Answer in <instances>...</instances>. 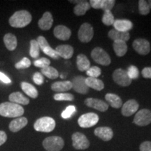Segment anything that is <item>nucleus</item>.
<instances>
[{"instance_id":"obj_37","label":"nucleus","mask_w":151,"mask_h":151,"mask_svg":"<svg viewBox=\"0 0 151 151\" xmlns=\"http://www.w3.org/2000/svg\"><path fill=\"white\" fill-rule=\"evenodd\" d=\"M53 97L56 101H73L74 99L73 95L70 93H58Z\"/></svg>"},{"instance_id":"obj_13","label":"nucleus","mask_w":151,"mask_h":151,"mask_svg":"<svg viewBox=\"0 0 151 151\" xmlns=\"http://www.w3.org/2000/svg\"><path fill=\"white\" fill-rule=\"evenodd\" d=\"M72 88L78 93L86 94L89 91L90 88L86 83V78L83 76H77L72 81Z\"/></svg>"},{"instance_id":"obj_8","label":"nucleus","mask_w":151,"mask_h":151,"mask_svg":"<svg viewBox=\"0 0 151 151\" xmlns=\"http://www.w3.org/2000/svg\"><path fill=\"white\" fill-rule=\"evenodd\" d=\"M133 122L140 127L148 125L151 123V111L147 109L139 111L136 113Z\"/></svg>"},{"instance_id":"obj_43","label":"nucleus","mask_w":151,"mask_h":151,"mask_svg":"<svg viewBox=\"0 0 151 151\" xmlns=\"http://www.w3.org/2000/svg\"><path fill=\"white\" fill-rule=\"evenodd\" d=\"M33 81L38 86H41L44 82V78H43V75L41 73L36 72L33 75Z\"/></svg>"},{"instance_id":"obj_32","label":"nucleus","mask_w":151,"mask_h":151,"mask_svg":"<svg viewBox=\"0 0 151 151\" xmlns=\"http://www.w3.org/2000/svg\"><path fill=\"white\" fill-rule=\"evenodd\" d=\"M90 4L88 1H82L81 3L77 4L73 8V13L78 16H83L90 9Z\"/></svg>"},{"instance_id":"obj_25","label":"nucleus","mask_w":151,"mask_h":151,"mask_svg":"<svg viewBox=\"0 0 151 151\" xmlns=\"http://www.w3.org/2000/svg\"><path fill=\"white\" fill-rule=\"evenodd\" d=\"M108 36L113 41H122L126 42L129 40L130 38L129 32H121L117 31L115 29L110 30L108 33Z\"/></svg>"},{"instance_id":"obj_5","label":"nucleus","mask_w":151,"mask_h":151,"mask_svg":"<svg viewBox=\"0 0 151 151\" xmlns=\"http://www.w3.org/2000/svg\"><path fill=\"white\" fill-rule=\"evenodd\" d=\"M91 57L94 62L103 66H109L111 62L109 55L100 47H96L92 50Z\"/></svg>"},{"instance_id":"obj_27","label":"nucleus","mask_w":151,"mask_h":151,"mask_svg":"<svg viewBox=\"0 0 151 151\" xmlns=\"http://www.w3.org/2000/svg\"><path fill=\"white\" fill-rule=\"evenodd\" d=\"M4 42L6 46V48L9 50L13 51L16 48L18 45V41L16 36L11 33H8L4 37Z\"/></svg>"},{"instance_id":"obj_28","label":"nucleus","mask_w":151,"mask_h":151,"mask_svg":"<svg viewBox=\"0 0 151 151\" xmlns=\"http://www.w3.org/2000/svg\"><path fill=\"white\" fill-rule=\"evenodd\" d=\"M76 65L81 71H88L90 68V62L83 54H79L76 58Z\"/></svg>"},{"instance_id":"obj_39","label":"nucleus","mask_w":151,"mask_h":151,"mask_svg":"<svg viewBox=\"0 0 151 151\" xmlns=\"http://www.w3.org/2000/svg\"><path fill=\"white\" fill-rule=\"evenodd\" d=\"M31 66V61L27 58H24L15 65L17 69H24L29 68Z\"/></svg>"},{"instance_id":"obj_9","label":"nucleus","mask_w":151,"mask_h":151,"mask_svg":"<svg viewBox=\"0 0 151 151\" xmlns=\"http://www.w3.org/2000/svg\"><path fill=\"white\" fill-rule=\"evenodd\" d=\"M94 36L93 27L91 24L85 22L79 28L78 38L83 43H88L92 40Z\"/></svg>"},{"instance_id":"obj_40","label":"nucleus","mask_w":151,"mask_h":151,"mask_svg":"<svg viewBox=\"0 0 151 151\" xmlns=\"http://www.w3.org/2000/svg\"><path fill=\"white\" fill-rule=\"evenodd\" d=\"M50 65V61L48 59H47L46 58H41L40 59L36 60L35 62H34V65L37 67L41 68V69H43V68H46Z\"/></svg>"},{"instance_id":"obj_31","label":"nucleus","mask_w":151,"mask_h":151,"mask_svg":"<svg viewBox=\"0 0 151 151\" xmlns=\"http://www.w3.org/2000/svg\"><path fill=\"white\" fill-rule=\"evenodd\" d=\"M21 88L24 93L33 99H36L39 95V93H38L37 90L36 89L35 87L29 83L22 82Z\"/></svg>"},{"instance_id":"obj_30","label":"nucleus","mask_w":151,"mask_h":151,"mask_svg":"<svg viewBox=\"0 0 151 151\" xmlns=\"http://www.w3.org/2000/svg\"><path fill=\"white\" fill-rule=\"evenodd\" d=\"M113 50L116 52V55L118 57H122L126 54L127 51V43L124 41H116L113 42Z\"/></svg>"},{"instance_id":"obj_38","label":"nucleus","mask_w":151,"mask_h":151,"mask_svg":"<svg viewBox=\"0 0 151 151\" xmlns=\"http://www.w3.org/2000/svg\"><path fill=\"white\" fill-rule=\"evenodd\" d=\"M86 73L88 76V77L97 78L101 75V70L99 67H97V66H94V67H90L88 71H86Z\"/></svg>"},{"instance_id":"obj_33","label":"nucleus","mask_w":151,"mask_h":151,"mask_svg":"<svg viewBox=\"0 0 151 151\" xmlns=\"http://www.w3.org/2000/svg\"><path fill=\"white\" fill-rule=\"evenodd\" d=\"M41 74L44 75L45 76L50 79H55L59 76V73L58 70L50 66L41 69Z\"/></svg>"},{"instance_id":"obj_26","label":"nucleus","mask_w":151,"mask_h":151,"mask_svg":"<svg viewBox=\"0 0 151 151\" xmlns=\"http://www.w3.org/2000/svg\"><path fill=\"white\" fill-rule=\"evenodd\" d=\"M105 99L106 100L107 102L110 104L111 106L114 109H120V107H122V104H123L121 98L116 94H106L105 96Z\"/></svg>"},{"instance_id":"obj_17","label":"nucleus","mask_w":151,"mask_h":151,"mask_svg":"<svg viewBox=\"0 0 151 151\" xmlns=\"http://www.w3.org/2000/svg\"><path fill=\"white\" fill-rule=\"evenodd\" d=\"M54 35L57 39L62 41H67L70 39L71 31L65 25H58L55 27L53 31Z\"/></svg>"},{"instance_id":"obj_47","label":"nucleus","mask_w":151,"mask_h":151,"mask_svg":"<svg viewBox=\"0 0 151 151\" xmlns=\"http://www.w3.org/2000/svg\"><path fill=\"white\" fill-rule=\"evenodd\" d=\"M7 141V135L5 132L0 131V146H2L4 143Z\"/></svg>"},{"instance_id":"obj_11","label":"nucleus","mask_w":151,"mask_h":151,"mask_svg":"<svg viewBox=\"0 0 151 151\" xmlns=\"http://www.w3.org/2000/svg\"><path fill=\"white\" fill-rule=\"evenodd\" d=\"M37 41L38 42V44H39V48L41 49V50L44 52L45 54L47 55L52 58V59L54 60H58L60 58L59 55H58L55 50L52 49L51 47L50 46V45L48 44V41L46 39H45L44 37L43 36H39L37 38Z\"/></svg>"},{"instance_id":"obj_45","label":"nucleus","mask_w":151,"mask_h":151,"mask_svg":"<svg viewBox=\"0 0 151 151\" xmlns=\"http://www.w3.org/2000/svg\"><path fill=\"white\" fill-rule=\"evenodd\" d=\"M141 74L145 78H151V67H145L141 71Z\"/></svg>"},{"instance_id":"obj_2","label":"nucleus","mask_w":151,"mask_h":151,"mask_svg":"<svg viewBox=\"0 0 151 151\" xmlns=\"http://www.w3.org/2000/svg\"><path fill=\"white\" fill-rule=\"evenodd\" d=\"M32 15L26 10H21L15 12L9 18V24L11 27L22 28L28 25L32 21Z\"/></svg>"},{"instance_id":"obj_16","label":"nucleus","mask_w":151,"mask_h":151,"mask_svg":"<svg viewBox=\"0 0 151 151\" xmlns=\"http://www.w3.org/2000/svg\"><path fill=\"white\" fill-rule=\"evenodd\" d=\"M115 0H91L90 6L94 9H102L104 11H111L114 6Z\"/></svg>"},{"instance_id":"obj_1","label":"nucleus","mask_w":151,"mask_h":151,"mask_svg":"<svg viewBox=\"0 0 151 151\" xmlns=\"http://www.w3.org/2000/svg\"><path fill=\"white\" fill-rule=\"evenodd\" d=\"M22 106L12 102L0 104V116L6 118H19L24 114Z\"/></svg>"},{"instance_id":"obj_34","label":"nucleus","mask_w":151,"mask_h":151,"mask_svg":"<svg viewBox=\"0 0 151 151\" xmlns=\"http://www.w3.org/2000/svg\"><path fill=\"white\" fill-rule=\"evenodd\" d=\"M39 52H40V48H39V44L37 40H31L30 41V49H29V55L32 58L37 59L39 58Z\"/></svg>"},{"instance_id":"obj_21","label":"nucleus","mask_w":151,"mask_h":151,"mask_svg":"<svg viewBox=\"0 0 151 151\" xmlns=\"http://www.w3.org/2000/svg\"><path fill=\"white\" fill-rule=\"evenodd\" d=\"M28 123L27 119L25 117H19L12 121L9 124V129L12 132H18L24 128Z\"/></svg>"},{"instance_id":"obj_48","label":"nucleus","mask_w":151,"mask_h":151,"mask_svg":"<svg viewBox=\"0 0 151 151\" xmlns=\"http://www.w3.org/2000/svg\"><path fill=\"white\" fill-rule=\"evenodd\" d=\"M148 3L149 6H150V9H151V0H149V1H148Z\"/></svg>"},{"instance_id":"obj_20","label":"nucleus","mask_w":151,"mask_h":151,"mask_svg":"<svg viewBox=\"0 0 151 151\" xmlns=\"http://www.w3.org/2000/svg\"><path fill=\"white\" fill-rule=\"evenodd\" d=\"M53 23V18L50 12H45L43 16L38 22V25L39 28L42 30H49L51 28Z\"/></svg>"},{"instance_id":"obj_18","label":"nucleus","mask_w":151,"mask_h":151,"mask_svg":"<svg viewBox=\"0 0 151 151\" xmlns=\"http://www.w3.org/2000/svg\"><path fill=\"white\" fill-rule=\"evenodd\" d=\"M113 25L115 29L121 32H129V31L133 27V23L130 20L126 19L115 20Z\"/></svg>"},{"instance_id":"obj_14","label":"nucleus","mask_w":151,"mask_h":151,"mask_svg":"<svg viewBox=\"0 0 151 151\" xmlns=\"http://www.w3.org/2000/svg\"><path fill=\"white\" fill-rule=\"evenodd\" d=\"M139 107V104L135 99L128 100L122 106L121 113L122 116L125 117L132 116L138 111Z\"/></svg>"},{"instance_id":"obj_23","label":"nucleus","mask_w":151,"mask_h":151,"mask_svg":"<svg viewBox=\"0 0 151 151\" xmlns=\"http://www.w3.org/2000/svg\"><path fill=\"white\" fill-rule=\"evenodd\" d=\"M10 102L17 104L19 105H27L29 103V99L20 92H15L11 93L9 97Z\"/></svg>"},{"instance_id":"obj_24","label":"nucleus","mask_w":151,"mask_h":151,"mask_svg":"<svg viewBox=\"0 0 151 151\" xmlns=\"http://www.w3.org/2000/svg\"><path fill=\"white\" fill-rule=\"evenodd\" d=\"M72 88V83L69 81H58L52 84L51 89L57 92H63L69 91Z\"/></svg>"},{"instance_id":"obj_22","label":"nucleus","mask_w":151,"mask_h":151,"mask_svg":"<svg viewBox=\"0 0 151 151\" xmlns=\"http://www.w3.org/2000/svg\"><path fill=\"white\" fill-rule=\"evenodd\" d=\"M55 51L59 57L65 59H70L73 55V48L70 45H60L57 46Z\"/></svg>"},{"instance_id":"obj_12","label":"nucleus","mask_w":151,"mask_h":151,"mask_svg":"<svg viewBox=\"0 0 151 151\" xmlns=\"http://www.w3.org/2000/svg\"><path fill=\"white\" fill-rule=\"evenodd\" d=\"M133 48L137 53L141 55H146L150 51V44L148 40L145 39H137L132 43Z\"/></svg>"},{"instance_id":"obj_7","label":"nucleus","mask_w":151,"mask_h":151,"mask_svg":"<svg viewBox=\"0 0 151 151\" xmlns=\"http://www.w3.org/2000/svg\"><path fill=\"white\" fill-rule=\"evenodd\" d=\"M73 147L76 150H86L90 146V141L86 136L81 132H75L71 137Z\"/></svg>"},{"instance_id":"obj_36","label":"nucleus","mask_w":151,"mask_h":151,"mask_svg":"<svg viewBox=\"0 0 151 151\" xmlns=\"http://www.w3.org/2000/svg\"><path fill=\"white\" fill-rule=\"evenodd\" d=\"M150 9L148 3L145 0H140L139 1V14L143 16H146L150 13Z\"/></svg>"},{"instance_id":"obj_4","label":"nucleus","mask_w":151,"mask_h":151,"mask_svg":"<svg viewBox=\"0 0 151 151\" xmlns=\"http://www.w3.org/2000/svg\"><path fill=\"white\" fill-rule=\"evenodd\" d=\"M43 148L47 151H60L65 146V141L60 137H49L42 143Z\"/></svg>"},{"instance_id":"obj_35","label":"nucleus","mask_w":151,"mask_h":151,"mask_svg":"<svg viewBox=\"0 0 151 151\" xmlns=\"http://www.w3.org/2000/svg\"><path fill=\"white\" fill-rule=\"evenodd\" d=\"M102 22L105 25L111 26L113 25L115 21L114 16L111 12V11H105L102 17Z\"/></svg>"},{"instance_id":"obj_19","label":"nucleus","mask_w":151,"mask_h":151,"mask_svg":"<svg viewBox=\"0 0 151 151\" xmlns=\"http://www.w3.org/2000/svg\"><path fill=\"white\" fill-rule=\"evenodd\" d=\"M94 135L101 140L109 141L113 137V132L112 129L109 127H99L94 129Z\"/></svg>"},{"instance_id":"obj_44","label":"nucleus","mask_w":151,"mask_h":151,"mask_svg":"<svg viewBox=\"0 0 151 151\" xmlns=\"http://www.w3.org/2000/svg\"><path fill=\"white\" fill-rule=\"evenodd\" d=\"M140 151H151V141H144L139 147Z\"/></svg>"},{"instance_id":"obj_41","label":"nucleus","mask_w":151,"mask_h":151,"mask_svg":"<svg viewBox=\"0 0 151 151\" xmlns=\"http://www.w3.org/2000/svg\"><path fill=\"white\" fill-rule=\"evenodd\" d=\"M76 109L75 106H67L65 110L62 113L61 116L64 119L70 118L71 117L73 116V114H74L76 113Z\"/></svg>"},{"instance_id":"obj_6","label":"nucleus","mask_w":151,"mask_h":151,"mask_svg":"<svg viewBox=\"0 0 151 151\" xmlns=\"http://www.w3.org/2000/svg\"><path fill=\"white\" fill-rule=\"evenodd\" d=\"M99 122V116L94 113H88L83 114L78 120V123L81 127H92Z\"/></svg>"},{"instance_id":"obj_15","label":"nucleus","mask_w":151,"mask_h":151,"mask_svg":"<svg viewBox=\"0 0 151 151\" xmlns=\"http://www.w3.org/2000/svg\"><path fill=\"white\" fill-rule=\"evenodd\" d=\"M85 104L88 107L94 109L96 110L101 111V112H105L109 109L108 104L102 100L95 99V98H88L85 100Z\"/></svg>"},{"instance_id":"obj_3","label":"nucleus","mask_w":151,"mask_h":151,"mask_svg":"<svg viewBox=\"0 0 151 151\" xmlns=\"http://www.w3.org/2000/svg\"><path fill=\"white\" fill-rule=\"evenodd\" d=\"M55 127V121L50 117L45 116L39 118L34 124L36 131L41 132H50Z\"/></svg>"},{"instance_id":"obj_42","label":"nucleus","mask_w":151,"mask_h":151,"mask_svg":"<svg viewBox=\"0 0 151 151\" xmlns=\"http://www.w3.org/2000/svg\"><path fill=\"white\" fill-rule=\"evenodd\" d=\"M128 76L129 77V78L132 80V79H137L139 76V71L138 69V68L135 66L132 65L130 67H128L127 71Z\"/></svg>"},{"instance_id":"obj_10","label":"nucleus","mask_w":151,"mask_h":151,"mask_svg":"<svg viewBox=\"0 0 151 151\" xmlns=\"http://www.w3.org/2000/svg\"><path fill=\"white\" fill-rule=\"evenodd\" d=\"M113 79L116 84L122 87L129 86L132 83L131 79L128 76L127 71L122 69H117L113 73Z\"/></svg>"},{"instance_id":"obj_46","label":"nucleus","mask_w":151,"mask_h":151,"mask_svg":"<svg viewBox=\"0 0 151 151\" xmlns=\"http://www.w3.org/2000/svg\"><path fill=\"white\" fill-rule=\"evenodd\" d=\"M0 81L6 84H9L11 83V79L7 76H6L4 73L1 72V71H0Z\"/></svg>"},{"instance_id":"obj_29","label":"nucleus","mask_w":151,"mask_h":151,"mask_svg":"<svg viewBox=\"0 0 151 151\" xmlns=\"http://www.w3.org/2000/svg\"><path fill=\"white\" fill-rule=\"evenodd\" d=\"M86 83L88 88H91L97 91H101L104 88V84L103 81L100 79L88 77L86 78Z\"/></svg>"}]
</instances>
